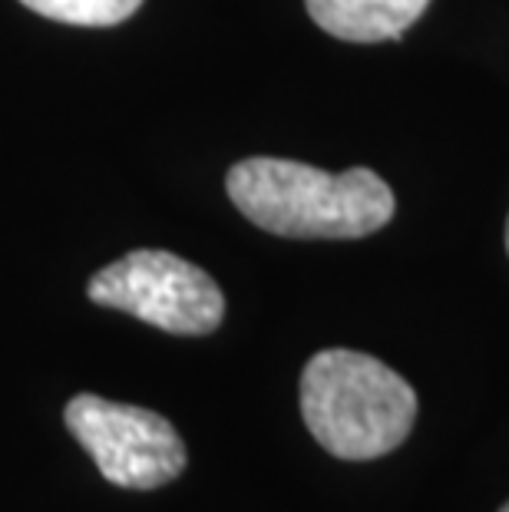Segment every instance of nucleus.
<instances>
[{
  "instance_id": "5",
  "label": "nucleus",
  "mask_w": 509,
  "mask_h": 512,
  "mask_svg": "<svg viewBox=\"0 0 509 512\" xmlns=\"http://www.w3.org/2000/svg\"><path fill=\"white\" fill-rule=\"evenodd\" d=\"M430 0H305L311 20L324 34L348 43L397 40Z\"/></svg>"
},
{
  "instance_id": "2",
  "label": "nucleus",
  "mask_w": 509,
  "mask_h": 512,
  "mask_svg": "<svg viewBox=\"0 0 509 512\" xmlns=\"http://www.w3.org/2000/svg\"><path fill=\"white\" fill-rule=\"evenodd\" d=\"M301 413L324 450L338 460H377L410 437L417 394L371 354L331 347L301 374Z\"/></svg>"
},
{
  "instance_id": "8",
  "label": "nucleus",
  "mask_w": 509,
  "mask_h": 512,
  "mask_svg": "<svg viewBox=\"0 0 509 512\" xmlns=\"http://www.w3.org/2000/svg\"><path fill=\"white\" fill-rule=\"evenodd\" d=\"M500 512H509V503H506V506H503V509H500Z\"/></svg>"
},
{
  "instance_id": "1",
  "label": "nucleus",
  "mask_w": 509,
  "mask_h": 512,
  "mask_svg": "<svg viewBox=\"0 0 509 512\" xmlns=\"http://www.w3.org/2000/svg\"><path fill=\"white\" fill-rule=\"evenodd\" d=\"M235 209L281 238H364L394 219V192L371 169L324 172L295 159L252 156L225 179Z\"/></svg>"
},
{
  "instance_id": "7",
  "label": "nucleus",
  "mask_w": 509,
  "mask_h": 512,
  "mask_svg": "<svg viewBox=\"0 0 509 512\" xmlns=\"http://www.w3.org/2000/svg\"><path fill=\"white\" fill-rule=\"evenodd\" d=\"M506 252H509V219H506Z\"/></svg>"
},
{
  "instance_id": "4",
  "label": "nucleus",
  "mask_w": 509,
  "mask_h": 512,
  "mask_svg": "<svg viewBox=\"0 0 509 512\" xmlns=\"http://www.w3.org/2000/svg\"><path fill=\"white\" fill-rule=\"evenodd\" d=\"M63 420L113 486L159 489L186 470V443L153 410L77 394L63 410Z\"/></svg>"
},
{
  "instance_id": "6",
  "label": "nucleus",
  "mask_w": 509,
  "mask_h": 512,
  "mask_svg": "<svg viewBox=\"0 0 509 512\" xmlns=\"http://www.w3.org/2000/svg\"><path fill=\"white\" fill-rule=\"evenodd\" d=\"M40 17L77 27H116L133 17L143 0H20Z\"/></svg>"
},
{
  "instance_id": "3",
  "label": "nucleus",
  "mask_w": 509,
  "mask_h": 512,
  "mask_svg": "<svg viewBox=\"0 0 509 512\" xmlns=\"http://www.w3.org/2000/svg\"><path fill=\"white\" fill-rule=\"evenodd\" d=\"M90 301L126 311L169 334H212L222 324L225 298L199 265L156 248L129 252L86 285Z\"/></svg>"
}]
</instances>
